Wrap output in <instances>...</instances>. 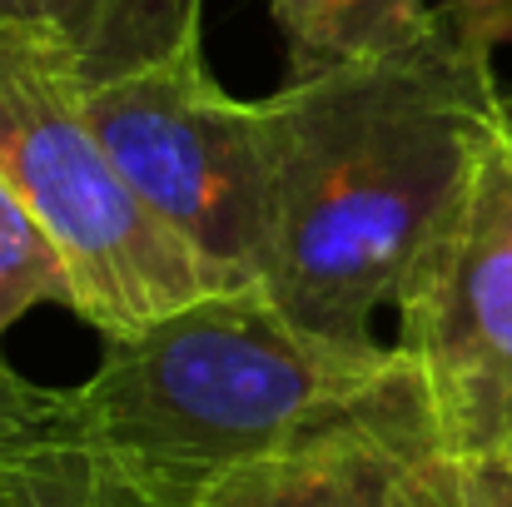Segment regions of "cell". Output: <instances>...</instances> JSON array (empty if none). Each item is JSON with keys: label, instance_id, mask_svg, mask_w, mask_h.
Here are the masks:
<instances>
[{"label": "cell", "instance_id": "12", "mask_svg": "<svg viewBox=\"0 0 512 507\" xmlns=\"http://www.w3.org/2000/svg\"><path fill=\"white\" fill-rule=\"evenodd\" d=\"M448 15L483 50H498L512 40V0H448Z\"/></svg>", "mask_w": 512, "mask_h": 507}, {"label": "cell", "instance_id": "2", "mask_svg": "<svg viewBox=\"0 0 512 507\" xmlns=\"http://www.w3.org/2000/svg\"><path fill=\"white\" fill-rule=\"evenodd\" d=\"M388 363L393 348L334 343L294 324L264 284H244L105 338L95 373L45 398L145 503L199 507L239 468L358 403Z\"/></svg>", "mask_w": 512, "mask_h": 507}, {"label": "cell", "instance_id": "6", "mask_svg": "<svg viewBox=\"0 0 512 507\" xmlns=\"http://www.w3.org/2000/svg\"><path fill=\"white\" fill-rule=\"evenodd\" d=\"M433 433L423 388L398 358L343 413L239 468L199 507H388L403 458Z\"/></svg>", "mask_w": 512, "mask_h": 507}, {"label": "cell", "instance_id": "4", "mask_svg": "<svg viewBox=\"0 0 512 507\" xmlns=\"http://www.w3.org/2000/svg\"><path fill=\"white\" fill-rule=\"evenodd\" d=\"M85 115L140 204L224 284L264 279L269 259V125L264 100H234L204 30L170 55L85 85Z\"/></svg>", "mask_w": 512, "mask_h": 507}, {"label": "cell", "instance_id": "5", "mask_svg": "<svg viewBox=\"0 0 512 507\" xmlns=\"http://www.w3.org/2000/svg\"><path fill=\"white\" fill-rule=\"evenodd\" d=\"M398 358L433 433L463 458H512V100L448 209L408 259Z\"/></svg>", "mask_w": 512, "mask_h": 507}, {"label": "cell", "instance_id": "11", "mask_svg": "<svg viewBox=\"0 0 512 507\" xmlns=\"http://www.w3.org/2000/svg\"><path fill=\"white\" fill-rule=\"evenodd\" d=\"M35 304L70 309V279H65V264H60L55 244L45 239V229L30 219V209L0 179V338Z\"/></svg>", "mask_w": 512, "mask_h": 507}, {"label": "cell", "instance_id": "9", "mask_svg": "<svg viewBox=\"0 0 512 507\" xmlns=\"http://www.w3.org/2000/svg\"><path fill=\"white\" fill-rule=\"evenodd\" d=\"M269 10L289 50V80L393 55L438 20L428 0H269Z\"/></svg>", "mask_w": 512, "mask_h": 507}, {"label": "cell", "instance_id": "10", "mask_svg": "<svg viewBox=\"0 0 512 507\" xmlns=\"http://www.w3.org/2000/svg\"><path fill=\"white\" fill-rule=\"evenodd\" d=\"M388 507H512V458H463L428 433L403 458Z\"/></svg>", "mask_w": 512, "mask_h": 507}, {"label": "cell", "instance_id": "1", "mask_svg": "<svg viewBox=\"0 0 512 507\" xmlns=\"http://www.w3.org/2000/svg\"><path fill=\"white\" fill-rule=\"evenodd\" d=\"M508 95L448 5L413 45L289 80L269 125V299L304 329L378 348L373 314L458 194Z\"/></svg>", "mask_w": 512, "mask_h": 507}, {"label": "cell", "instance_id": "3", "mask_svg": "<svg viewBox=\"0 0 512 507\" xmlns=\"http://www.w3.org/2000/svg\"><path fill=\"white\" fill-rule=\"evenodd\" d=\"M0 179L55 244L70 309L105 338L135 334L224 284L115 169L60 40L0 25Z\"/></svg>", "mask_w": 512, "mask_h": 507}, {"label": "cell", "instance_id": "8", "mask_svg": "<svg viewBox=\"0 0 512 507\" xmlns=\"http://www.w3.org/2000/svg\"><path fill=\"white\" fill-rule=\"evenodd\" d=\"M0 25L45 30L85 85L140 70L204 30V0H0Z\"/></svg>", "mask_w": 512, "mask_h": 507}, {"label": "cell", "instance_id": "7", "mask_svg": "<svg viewBox=\"0 0 512 507\" xmlns=\"http://www.w3.org/2000/svg\"><path fill=\"white\" fill-rule=\"evenodd\" d=\"M0 507H155L70 438L40 383L0 363Z\"/></svg>", "mask_w": 512, "mask_h": 507}]
</instances>
